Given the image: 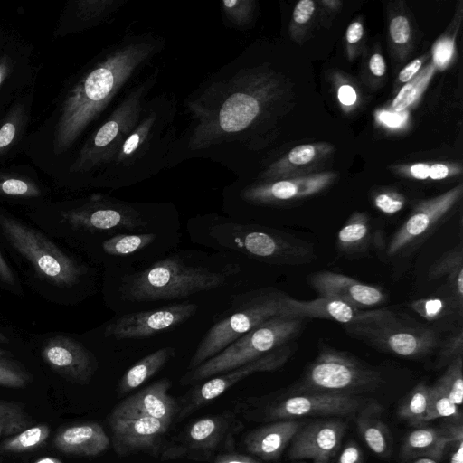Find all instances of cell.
<instances>
[{
	"instance_id": "obj_1",
	"label": "cell",
	"mask_w": 463,
	"mask_h": 463,
	"mask_svg": "<svg viewBox=\"0 0 463 463\" xmlns=\"http://www.w3.org/2000/svg\"><path fill=\"white\" fill-rule=\"evenodd\" d=\"M135 52L125 51L107 59L69 93L55 128L53 150L56 154L72 145L116 87L127 77L137 59Z\"/></svg>"
},
{
	"instance_id": "obj_2",
	"label": "cell",
	"mask_w": 463,
	"mask_h": 463,
	"mask_svg": "<svg viewBox=\"0 0 463 463\" xmlns=\"http://www.w3.org/2000/svg\"><path fill=\"white\" fill-rule=\"evenodd\" d=\"M199 242L272 265H298L316 259L312 244L298 238L269 227L221 219L206 224Z\"/></svg>"
},
{
	"instance_id": "obj_3",
	"label": "cell",
	"mask_w": 463,
	"mask_h": 463,
	"mask_svg": "<svg viewBox=\"0 0 463 463\" xmlns=\"http://www.w3.org/2000/svg\"><path fill=\"white\" fill-rule=\"evenodd\" d=\"M227 275L171 255L123 277L119 290L123 298L133 302L183 299L221 287Z\"/></svg>"
},
{
	"instance_id": "obj_4",
	"label": "cell",
	"mask_w": 463,
	"mask_h": 463,
	"mask_svg": "<svg viewBox=\"0 0 463 463\" xmlns=\"http://www.w3.org/2000/svg\"><path fill=\"white\" fill-rule=\"evenodd\" d=\"M285 295L276 288H265L234 296L227 313L209 328L198 344L187 371L214 356L268 319L280 316Z\"/></svg>"
},
{
	"instance_id": "obj_5",
	"label": "cell",
	"mask_w": 463,
	"mask_h": 463,
	"mask_svg": "<svg viewBox=\"0 0 463 463\" xmlns=\"http://www.w3.org/2000/svg\"><path fill=\"white\" fill-rule=\"evenodd\" d=\"M305 319L278 316L268 319L181 378L183 384L209 379L255 360L297 338Z\"/></svg>"
},
{
	"instance_id": "obj_6",
	"label": "cell",
	"mask_w": 463,
	"mask_h": 463,
	"mask_svg": "<svg viewBox=\"0 0 463 463\" xmlns=\"http://www.w3.org/2000/svg\"><path fill=\"white\" fill-rule=\"evenodd\" d=\"M383 382L382 373L377 369L345 352L323 345L293 392L358 396L375 390Z\"/></svg>"
},
{
	"instance_id": "obj_7",
	"label": "cell",
	"mask_w": 463,
	"mask_h": 463,
	"mask_svg": "<svg viewBox=\"0 0 463 463\" xmlns=\"http://www.w3.org/2000/svg\"><path fill=\"white\" fill-rule=\"evenodd\" d=\"M0 227L10 244L33 266L36 274L57 287L79 282L84 269L37 230L0 215Z\"/></svg>"
},
{
	"instance_id": "obj_8",
	"label": "cell",
	"mask_w": 463,
	"mask_h": 463,
	"mask_svg": "<svg viewBox=\"0 0 463 463\" xmlns=\"http://www.w3.org/2000/svg\"><path fill=\"white\" fill-rule=\"evenodd\" d=\"M346 332L383 352L406 358H420L439 347V336L430 327L405 324L395 314L367 324L345 326Z\"/></svg>"
},
{
	"instance_id": "obj_9",
	"label": "cell",
	"mask_w": 463,
	"mask_h": 463,
	"mask_svg": "<svg viewBox=\"0 0 463 463\" xmlns=\"http://www.w3.org/2000/svg\"><path fill=\"white\" fill-rule=\"evenodd\" d=\"M197 309L196 304L183 302L152 310L125 314L109 323L104 335L116 340L150 337L184 324L196 313Z\"/></svg>"
},
{
	"instance_id": "obj_10",
	"label": "cell",
	"mask_w": 463,
	"mask_h": 463,
	"mask_svg": "<svg viewBox=\"0 0 463 463\" xmlns=\"http://www.w3.org/2000/svg\"><path fill=\"white\" fill-rule=\"evenodd\" d=\"M63 220L72 228L90 232H134L147 231L149 222L127 203L99 202L68 211Z\"/></svg>"
},
{
	"instance_id": "obj_11",
	"label": "cell",
	"mask_w": 463,
	"mask_h": 463,
	"mask_svg": "<svg viewBox=\"0 0 463 463\" xmlns=\"http://www.w3.org/2000/svg\"><path fill=\"white\" fill-rule=\"evenodd\" d=\"M364 402L357 395L298 393L272 404L267 417L272 420H296L303 417L347 416L359 411Z\"/></svg>"
},
{
	"instance_id": "obj_12",
	"label": "cell",
	"mask_w": 463,
	"mask_h": 463,
	"mask_svg": "<svg viewBox=\"0 0 463 463\" xmlns=\"http://www.w3.org/2000/svg\"><path fill=\"white\" fill-rule=\"evenodd\" d=\"M288 344L232 370L209 378L192 393L190 402L180 412V418L222 395L241 379L256 373L273 372L281 368L294 353Z\"/></svg>"
},
{
	"instance_id": "obj_13",
	"label": "cell",
	"mask_w": 463,
	"mask_h": 463,
	"mask_svg": "<svg viewBox=\"0 0 463 463\" xmlns=\"http://www.w3.org/2000/svg\"><path fill=\"white\" fill-rule=\"evenodd\" d=\"M461 194L462 186L458 185L439 196L420 202L393 234L386 249L387 255L395 256L430 232Z\"/></svg>"
},
{
	"instance_id": "obj_14",
	"label": "cell",
	"mask_w": 463,
	"mask_h": 463,
	"mask_svg": "<svg viewBox=\"0 0 463 463\" xmlns=\"http://www.w3.org/2000/svg\"><path fill=\"white\" fill-rule=\"evenodd\" d=\"M394 315L387 309H360L335 298L318 297L298 300L285 295L280 316L294 318H323L341 324L354 325L376 322Z\"/></svg>"
},
{
	"instance_id": "obj_15",
	"label": "cell",
	"mask_w": 463,
	"mask_h": 463,
	"mask_svg": "<svg viewBox=\"0 0 463 463\" xmlns=\"http://www.w3.org/2000/svg\"><path fill=\"white\" fill-rule=\"evenodd\" d=\"M346 427V423L339 419H327L301 425L291 439L288 458H307L314 463H328L339 450Z\"/></svg>"
},
{
	"instance_id": "obj_16",
	"label": "cell",
	"mask_w": 463,
	"mask_h": 463,
	"mask_svg": "<svg viewBox=\"0 0 463 463\" xmlns=\"http://www.w3.org/2000/svg\"><path fill=\"white\" fill-rule=\"evenodd\" d=\"M41 354L55 373L76 383H87L97 368L92 353L81 343L67 335L49 338Z\"/></svg>"
},
{
	"instance_id": "obj_17",
	"label": "cell",
	"mask_w": 463,
	"mask_h": 463,
	"mask_svg": "<svg viewBox=\"0 0 463 463\" xmlns=\"http://www.w3.org/2000/svg\"><path fill=\"white\" fill-rule=\"evenodd\" d=\"M307 282L319 297L341 300L360 309L374 307L386 301V294L380 288L333 271L310 274Z\"/></svg>"
},
{
	"instance_id": "obj_18",
	"label": "cell",
	"mask_w": 463,
	"mask_h": 463,
	"mask_svg": "<svg viewBox=\"0 0 463 463\" xmlns=\"http://www.w3.org/2000/svg\"><path fill=\"white\" fill-rule=\"evenodd\" d=\"M109 423L113 436V447L119 456L154 448L170 426V423L150 417L110 416Z\"/></svg>"
},
{
	"instance_id": "obj_19",
	"label": "cell",
	"mask_w": 463,
	"mask_h": 463,
	"mask_svg": "<svg viewBox=\"0 0 463 463\" xmlns=\"http://www.w3.org/2000/svg\"><path fill=\"white\" fill-rule=\"evenodd\" d=\"M170 380L164 378L125 399L111 412L119 418L150 417L167 423L172 422L177 411L175 401L167 392Z\"/></svg>"
},
{
	"instance_id": "obj_20",
	"label": "cell",
	"mask_w": 463,
	"mask_h": 463,
	"mask_svg": "<svg viewBox=\"0 0 463 463\" xmlns=\"http://www.w3.org/2000/svg\"><path fill=\"white\" fill-rule=\"evenodd\" d=\"M335 175L331 172L298 176L251 187L244 198L255 203H276L306 198L329 186Z\"/></svg>"
},
{
	"instance_id": "obj_21",
	"label": "cell",
	"mask_w": 463,
	"mask_h": 463,
	"mask_svg": "<svg viewBox=\"0 0 463 463\" xmlns=\"http://www.w3.org/2000/svg\"><path fill=\"white\" fill-rule=\"evenodd\" d=\"M301 425L298 420H279L249 432L244 445L264 460L278 459Z\"/></svg>"
},
{
	"instance_id": "obj_22",
	"label": "cell",
	"mask_w": 463,
	"mask_h": 463,
	"mask_svg": "<svg viewBox=\"0 0 463 463\" xmlns=\"http://www.w3.org/2000/svg\"><path fill=\"white\" fill-rule=\"evenodd\" d=\"M53 444L63 453L93 457L108 449L109 439L99 424L85 423L62 429Z\"/></svg>"
},
{
	"instance_id": "obj_23",
	"label": "cell",
	"mask_w": 463,
	"mask_h": 463,
	"mask_svg": "<svg viewBox=\"0 0 463 463\" xmlns=\"http://www.w3.org/2000/svg\"><path fill=\"white\" fill-rule=\"evenodd\" d=\"M449 442L452 441L443 428H419L404 438L401 456L404 459L428 458L438 461Z\"/></svg>"
},
{
	"instance_id": "obj_24",
	"label": "cell",
	"mask_w": 463,
	"mask_h": 463,
	"mask_svg": "<svg viewBox=\"0 0 463 463\" xmlns=\"http://www.w3.org/2000/svg\"><path fill=\"white\" fill-rule=\"evenodd\" d=\"M383 408L376 403L364 407L358 414L356 424L367 447L379 457H387L392 449L390 430L382 420Z\"/></svg>"
},
{
	"instance_id": "obj_25",
	"label": "cell",
	"mask_w": 463,
	"mask_h": 463,
	"mask_svg": "<svg viewBox=\"0 0 463 463\" xmlns=\"http://www.w3.org/2000/svg\"><path fill=\"white\" fill-rule=\"evenodd\" d=\"M174 347H163L141 358L122 375L118 383L120 395L130 392L157 373L175 355Z\"/></svg>"
},
{
	"instance_id": "obj_26",
	"label": "cell",
	"mask_w": 463,
	"mask_h": 463,
	"mask_svg": "<svg viewBox=\"0 0 463 463\" xmlns=\"http://www.w3.org/2000/svg\"><path fill=\"white\" fill-rule=\"evenodd\" d=\"M260 111L258 100L247 93H236L222 105L220 126L224 131L233 132L246 128Z\"/></svg>"
},
{
	"instance_id": "obj_27",
	"label": "cell",
	"mask_w": 463,
	"mask_h": 463,
	"mask_svg": "<svg viewBox=\"0 0 463 463\" xmlns=\"http://www.w3.org/2000/svg\"><path fill=\"white\" fill-rule=\"evenodd\" d=\"M229 425L230 419L226 415L200 419L188 428L187 444L194 449H213L226 434Z\"/></svg>"
},
{
	"instance_id": "obj_28",
	"label": "cell",
	"mask_w": 463,
	"mask_h": 463,
	"mask_svg": "<svg viewBox=\"0 0 463 463\" xmlns=\"http://www.w3.org/2000/svg\"><path fill=\"white\" fill-rule=\"evenodd\" d=\"M463 249L462 243L441 255L429 269L430 279L447 276L452 295L463 305Z\"/></svg>"
},
{
	"instance_id": "obj_29",
	"label": "cell",
	"mask_w": 463,
	"mask_h": 463,
	"mask_svg": "<svg viewBox=\"0 0 463 463\" xmlns=\"http://www.w3.org/2000/svg\"><path fill=\"white\" fill-rule=\"evenodd\" d=\"M370 231L369 216L365 213H354L337 233L338 250L347 254L363 251L369 246Z\"/></svg>"
},
{
	"instance_id": "obj_30",
	"label": "cell",
	"mask_w": 463,
	"mask_h": 463,
	"mask_svg": "<svg viewBox=\"0 0 463 463\" xmlns=\"http://www.w3.org/2000/svg\"><path fill=\"white\" fill-rule=\"evenodd\" d=\"M157 235L154 232L118 233L103 241V251L113 257L132 256L151 245Z\"/></svg>"
},
{
	"instance_id": "obj_31",
	"label": "cell",
	"mask_w": 463,
	"mask_h": 463,
	"mask_svg": "<svg viewBox=\"0 0 463 463\" xmlns=\"http://www.w3.org/2000/svg\"><path fill=\"white\" fill-rule=\"evenodd\" d=\"M429 395L430 386L423 382L417 383L400 403L398 416L412 426L425 423Z\"/></svg>"
},
{
	"instance_id": "obj_32",
	"label": "cell",
	"mask_w": 463,
	"mask_h": 463,
	"mask_svg": "<svg viewBox=\"0 0 463 463\" xmlns=\"http://www.w3.org/2000/svg\"><path fill=\"white\" fill-rule=\"evenodd\" d=\"M51 433L49 426L38 424L5 439L0 445V452L20 453L35 450L41 448Z\"/></svg>"
},
{
	"instance_id": "obj_33",
	"label": "cell",
	"mask_w": 463,
	"mask_h": 463,
	"mask_svg": "<svg viewBox=\"0 0 463 463\" xmlns=\"http://www.w3.org/2000/svg\"><path fill=\"white\" fill-rule=\"evenodd\" d=\"M32 418L21 402L0 401V438L14 436L29 428Z\"/></svg>"
},
{
	"instance_id": "obj_34",
	"label": "cell",
	"mask_w": 463,
	"mask_h": 463,
	"mask_svg": "<svg viewBox=\"0 0 463 463\" xmlns=\"http://www.w3.org/2000/svg\"><path fill=\"white\" fill-rule=\"evenodd\" d=\"M435 68L433 63L429 64L400 90L392 102L394 112L405 111L420 97L433 76Z\"/></svg>"
},
{
	"instance_id": "obj_35",
	"label": "cell",
	"mask_w": 463,
	"mask_h": 463,
	"mask_svg": "<svg viewBox=\"0 0 463 463\" xmlns=\"http://www.w3.org/2000/svg\"><path fill=\"white\" fill-rule=\"evenodd\" d=\"M446 418L454 422H461L462 414L459 407L456 405L446 394L441 386L436 382L430 386L429 406L425 422Z\"/></svg>"
},
{
	"instance_id": "obj_36",
	"label": "cell",
	"mask_w": 463,
	"mask_h": 463,
	"mask_svg": "<svg viewBox=\"0 0 463 463\" xmlns=\"http://www.w3.org/2000/svg\"><path fill=\"white\" fill-rule=\"evenodd\" d=\"M410 307L419 316L428 321H435L449 315L454 308H462V305L454 296L449 298L430 297L413 300L410 303Z\"/></svg>"
},
{
	"instance_id": "obj_37",
	"label": "cell",
	"mask_w": 463,
	"mask_h": 463,
	"mask_svg": "<svg viewBox=\"0 0 463 463\" xmlns=\"http://www.w3.org/2000/svg\"><path fill=\"white\" fill-rule=\"evenodd\" d=\"M462 369L463 362L460 354L447 365V369L437 381L451 402L458 407L462 404L463 398Z\"/></svg>"
},
{
	"instance_id": "obj_38",
	"label": "cell",
	"mask_w": 463,
	"mask_h": 463,
	"mask_svg": "<svg viewBox=\"0 0 463 463\" xmlns=\"http://www.w3.org/2000/svg\"><path fill=\"white\" fill-rule=\"evenodd\" d=\"M30 373L16 361L0 357V385L23 388L31 381Z\"/></svg>"
},
{
	"instance_id": "obj_39",
	"label": "cell",
	"mask_w": 463,
	"mask_h": 463,
	"mask_svg": "<svg viewBox=\"0 0 463 463\" xmlns=\"http://www.w3.org/2000/svg\"><path fill=\"white\" fill-rule=\"evenodd\" d=\"M39 187L24 177L0 175V194L16 197H35L40 195Z\"/></svg>"
},
{
	"instance_id": "obj_40",
	"label": "cell",
	"mask_w": 463,
	"mask_h": 463,
	"mask_svg": "<svg viewBox=\"0 0 463 463\" xmlns=\"http://www.w3.org/2000/svg\"><path fill=\"white\" fill-rule=\"evenodd\" d=\"M439 346H440V349L438 355L437 367L442 368L448 365L457 356L462 354V329H458L455 334L449 335L445 341L440 343Z\"/></svg>"
},
{
	"instance_id": "obj_41",
	"label": "cell",
	"mask_w": 463,
	"mask_h": 463,
	"mask_svg": "<svg viewBox=\"0 0 463 463\" xmlns=\"http://www.w3.org/2000/svg\"><path fill=\"white\" fill-rule=\"evenodd\" d=\"M21 109H16L0 127V155L14 141L22 122Z\"/></svg>"
},
{
	"instance_id": "obj_42",
	"label": "cell",
	"mask_w": 463,
	"mask_h": 463,
	"mask_svg": "<svg viewBox=\"0 0 463 463\" xmlns=\"http://www.w3.org/2000/svg\"><path fill=\"white\" fill-rule=\"evenodd\" d=\"M374 206L385 214H394L400 212L404 204L405 198L399 193L385 191L377 194L373 198Z\"/></svg>"
},
{
	"instance_id": "obj_43",
	"label": "cell",
	"mask_w": 463,
	"mask_h": 463,
	"mask_svg": "<svg viewBox=\"0 0 463 463\" xmlns=\"http://www.w3.org/2000/svg\"><path fill=\"white\" fill-rule=\"evenodd\" d=\"M318 146L306 144L294 147L288 153L287 159L294 165H304L315 160L319 155Z\"/></svg>"
},
{
	"instance_id": "obj_44",
	"label": "cell",
	"mask_w": 463,
	"mask_h": 463,
	"mask_svg": "<svg viewBox=\"0 0 463 463\" xmlns=\"http://www.w3.org/2000/svg\"><path fill=\"white\" fill-rule=\"evenodd\" d=\"M454 52V42L449 38L439 40L433 48V64L444 68L449 62Z\"/></svg>"
},
{
	"instance_id": "obj_45",
	"label": "cell",
	"mask_w": 463,
	"mask_h": 463,
	"mask_svg": "<svg viewBox=\"0 0 463 463\" xmlns=\"http://www.w3.org/2000/svg\"><path fill=\"white\" fill-rule=\"evenodd\" d=\"M410 24L406 17L396 16L390 24V33L392 40L398 44L407 43L410 38Z\"/></svg>"
},
{
	"instance_id": "obj_46",
	"label": "cell",
	"mask_w": 463,
	"mask_h": 463,
	"mask_svg": "<svg viewBox=\"0 0 463 463\" xmlns=\"http://www.w3.org/2000/svg\"><path fill=\"white\" fill-rule=\"evenodd\" d=\"M315 11V4L311 0L299 1L294 9L293 19L298 24L307 23Z\"/></svg>"
},
{
	"instance_id": "obj_47",
	"label": "cell",
	"mask_w": 463,
	"mask_h": 463,
	"mask_svg": "<svg viewBox=\"0 0 463 463\" xmlns=\"http://www.w3.org/2000/svg\"><path fill=\"white\" fill-rule=\"evenodd\" d=\"M336 463H363V454L354 441L348 442L342 450Z\"/></svg>"
},
{
	"instance_id": "obj_48",
	"label": "cell",
	"mask_w": 463,
	"mask_h": 463,
	"mask_svg": "<svg viewBox=\"0 0 463 463\" xmlns=\"http://www.w3.org/2000/svg\"><path fill=\"white\" fill-rule=\"evenodd\" d=\"M455 173H457V170L454 166L437 163L430 165L428 177L432 180H441L451 175H455Z\"/></svg>"
},
{
	"instance_id": "obj_49",
	"label": "cell",
	"mask_w": 463,
	"mask_h": 463,
	"mask_svg": "<svg viewBox=\"0 0 463 463\" xmlns=\"http://www.w3.org/2000/svg\"><path fill=\"white\" fill-rule=\"evenodd\" d=\"M214 463H260V461L237 453L222 454L216 457Z\"/></svg>"
},
{
	"instance_id": "obj_50",
	"label": "cell",
	"mask_w": 463,
	"mask_h": 463,
	"mask_svg": "<svg viewBox=\"0 0 463 463\" xmlns=\"http://www.w3.org/2000/svg\"><path fill=\"white\" fill-rule=\"evenodd\" d=\"M379 118L381 121L386 124L387 126L396 128L401 126L405 121L407 118V113H404V111L394 113L383 111L379 115Z\"/></svg>"
},
{
	"instance_id": "obj_51",
	"label": "cell",
	"mask_w": 463,
	"mask_h": 463,
	"mask_svg": "<svg viewBox=\"0 0 463 463\" xmlns=\"http://www.w3.org/2000/svg\"><path fill=\"white\" fill-rule=\"evenodd\" d=\"M421 60L416 59L410 62L406 67H404L400 74H399V80L402 82H408L410 81L420 71L421 67Z\"/></svg>"
},
{
	"instance_id": "obj_52",
	"label": "cell",
	"mask_w": 463,
	"mask_h": 463,
	"mask_svg": "<svg viewBox=\"0 0 463 463\" xmlns=\"http://www.w3.org/2000/svg\"><path fill=\"white\" fill-rule=\"evenodd\" d=\"M0 280L5 284L14 285L15 277L6 260L0 252Z\"/></svg>"
},
{
	"instance_id": "obj_53",
	"label": "cell",
	"mask_w": 463,
	"mask_h": 463,
	"mask_svg": "<svg viewBox=\"0 0 463 463\" xmlns=\"http://www.w3.org/2000/svg\"><path fill=\"white\" fill-rule=\"evenodd\" d=\"M338 99L344 105H353L356 100L355 90L349 85H343L338 90Z\"/></svg>"
},
{
	"instance_id": "obj_54",
	"label": "cell",
	"mask_w": 463,
	"mask_h": 463,
	"mask_svg": "<svg viewBox=\"0 0 463 463\" xmlns=\"http://www.w3.org/2000/svg\"><path fill=\"white\" fill-rule=\"evenodd\" d=\"M363 33V25L359 22H354L347 28L346 40L349 43H355L361 40Z\"/></svg>"
},
{
	"instance_id": "obj_55",
	"label": "cell",
	"mask_w": 463,
	"mask_h": 463,
	"mask_svg": "<svg viewBox=\"0 0 463 463\" xmlns=\"http://www.w3.org/2000/svg\"><path fill=\"white\" fill-rule=\"evenodd\" d=\"M369 66L371 71L376 76H383L385 72V62L380 54L376 53L371 57Z\"/></svg>"
},
{
	"instance_id": "obj_56",
	"label": "cell",
	"mask_w": 463,
	"mask_h": 463,
	"mask_svg": "<svg viewBox=\"0 0 463 463\" xmlns=\"http://www.w3.org/2000/svg\"><path fill=\"white\" fill-rule=\"evenodd\" d=\"M429 164L418 163L410 166V175L419 180H425L428 177Z\"/></svg>"
},
{
	"instance_id": "obj_57",
	"label": "cell",
	"mask_w": 463,
	"mask_h": 463,
	"mask_svg": "<svg viewBox=\"0 0 463 463\" xmlns=\"http://www.w3.org/2000/svg\"><path fill=\"white\" fill-rule=\"evenodd\" d=\"M140 142L139 133L131 135L123 146V153L128 155L132 153Z\"/></svg>"
},
{
	"instance_id": "obj_58",
	"label": "cell",
	"mask_w": 463,
	"mask_h": 463,
	"mask_svg": "<svg viewBox=\"0 0 463 463\" xmlns=\"http://www.w3.org/2000/svg\"><path fill=\"white\" fill-rule=\"evenodd\" d=\"M449 463H463V441L458 443V448L452 453Z\"/></svg>"
},
{
	"instance_id": "obj_59",
	"label": "cell",
	"mask_w": 463,
	"mask_h": 463,
	"mask_svg": "<svg viewBox=\"0 0 463 463\" xmlns=\"http://www.w3.org/2000/svg\"><path fill=\"white\" fill-rule=\"evenodd\" d=\"M9 72V64L5 60L0 61V86Z\"/></svg>"
},
{
	"instance_id": "obj_60",
	"label": "cell",
	"mask_w": 463,
	"mask_h": 463,
	"mask_svg": "<svg viewBox=\"0 0 463 463\" xmlns=\"http://www.w3.org/2000/svg\"><path fill=\"white\" fill-rule=\"evenodd\" d=\"M34 463H62L61 460L55 458L45 457L38 459Z\"/></svg>"
},
{
	"instance_id": "obj_61",
	"label": "cell",
	"mask_w": 463,
	"mask_h": 463,
	"mask_svg": "<svg viewBox=\"0 0 463 463\" xmlns=\"http://www.w3.org/2000/svg\"><path fill=\"white\" fill-rule=\"evenodd\" d=\"M412 463H438V461L428 458H419Z\"/></svg>"
},
{
	"instance_id": "obj_62",
	"label": "cell",
	"mask_w": 463,
	"mask_h": 463,
	"mask_svg": "<svg viewBox=\"0 0 463 463\" xmlns=\"http://www.w3.org/2000/svg\"><path fill=\"white\" fill-rule=\"evenodd\" d=\"M8 342L9 339L7 338V336L0 331V344H6Z\"/></svg>"
},
{
	"instance_id": "obj_63",
	"label": "cell",
	"mask_w": 463,
	"mask_h": 463,
	"mask_svg": "<svg viewBox=\"0 0 463 463\" xmlns=\"http://www.w3.org/2000/svg\"><path fill=\"white\" fill-rule=\"evenodd\" d=\"M9 352L4 349H0V357H7L9 355Z\"/></svg>"
}]
</instances>
